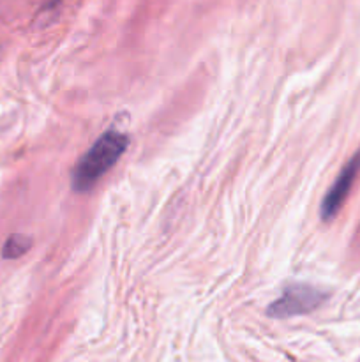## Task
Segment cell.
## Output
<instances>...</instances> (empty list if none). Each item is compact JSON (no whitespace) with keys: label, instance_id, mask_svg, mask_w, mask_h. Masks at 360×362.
Segmentation results:
<instances>
[{"label":"cell","instance_id":"3957f363","mask_svg":"<svg viewBox=\"0 0 360 362\" xmlns=\"http://www.w3.org/2000/svg\"><path fill=\"white\" fill-rule=\"evenodd\" d=\"M360 173V151H356L353 154V158L349 159L344 165V168L339 172L337 179L334 180L330 189L325 194L323 202H321V218L323 221H330L332 218H335V214L339 212L341 205L344 204L346 197H348L349 189H352L353 182H355L356 175Z\"/></svg>","mask_w":360,"mask_h":362},{"label":"cell","instance_id":"7a4b0ae2","mask_svg":"<svg viewBox=\"0 0 360 362\" xmlns=\"http://www.w3.org/2000/svg\"><path fill=\"white\" fill-rule=\"evenodd\" d=\"M325 300H327V292L323 290L306 283H292L282 290V296L268 306L267 315L270 318L284 320V318L311 313L318 310Z\"/></svg>","mask_w":360,"mask_h":362},{"label":"cell","instance_id":"6da1fadb","mask_svg":"<svg viewBox=\"0 0 360 362\" xmlns=\"http://www.w3.org/2000/svg\"><path fill=\"white\" fill-rule=\"evenodd\" d=\"M129 140L119 131H106L81 156L73 170V187L80 193L90 191L106 172L119 161L126 152Z\"/></svg>","mask_w":360,"mask_h":362},{"label":"cell","instance_id":"277c9868","mask_svg":"<svg viewBox=\"0 0 360 362\" xmlns=\"http://www.w3.org/2000/svg\"><path fill=\"white\" fill-rule=\"evenodd\" d=\"M32 240L28 239V237L25 235H11L9 239H7L6 246H4V258H18L21 257V255H25L28 251V247H30Z\"/></svg>","mask_w":360,"mask_h":362}]
</instances>
